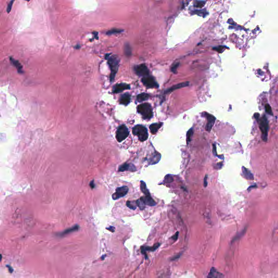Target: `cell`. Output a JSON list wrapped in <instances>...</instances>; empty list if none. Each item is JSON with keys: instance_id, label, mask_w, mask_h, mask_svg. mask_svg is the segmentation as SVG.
<instances>
[{"instance_id": "cell-20", "label": "cell", "mask_w": 278, "mask_h": 278, "mask_svg": "<svg viewBox=\"0 0 278 278\" xmlns=\"http://www.w3.org/2000/svg\"><path fill=\"white\" fill-rule=\"evenodd\" d=\"M10 61L13 66L16 67L17 70L18 71L19 73H23V66L18 61L15 60L12 58H10Z\"/></svg>"}, {"instance_id": "cell-31", "label": "cell", "mask_w": 278, "mask_h": 278, "mask_svg": "<svg viewBox=\"0 0 278 278\" xmlns=\"http://www.w3.org/2000/svg\"><path fill=\"white\" fill-rule=\"evenodd\" d=\"M15 0H10L9 3H8V6H7V13H9L10 12L11 10L12 9L13 3L15 2Z\"/></svg>"}, {"instance_id": "cell-41", "label": "cell", "mask_w": 278, "mask_h": 278, "mask_svg": "<svg viewBox=\"0 0 278 278\" xmlns=\"http://www.w3.org/2000/svg\"><path fill=\"white\" fill-rule=\"evenodd\" d=\"M7 267L9 269V271L10 273H12V272L13 271V269L12 268V267H10V266H7Z\"/></svg>"}, {"instance_id": "cell-3", "label": "cell", "mask_w": 278, "mask_h": 278, "mask_svg": "<svg viewBox=\"0 0 278 278\" xmlns=\"http://www.w3.org/2000/svg\"><path fill=\"white\" fill-rule=\"evenodd\" d=\"M132 131L133 134L135 136H137L139 140L141 142L147 140L148 137V134L147 128L145 127L142 125H137L133 128Z\"/></svg>"}, {"instance_id": "cell-42", "label": "cell", "mask_w": 278, "mask_h": 278, "mask_svg": "<svg viewBox=\"0 0 278 278\" xmlns=\"http://www.w3.org/2000/svg\"><path fill=\"white\" fill-rule=\"evenodd\" d=\"M180 255H181V254H179V255H177L176 256V257H175V256H174V257H173V258L172 259V260H176V259L179 258V257H180Z\"/></svg>"}, {"instance_id": "cell-40", "label": "cell", "mask_w": 278, "mask_h": 278, "mask_svg": "<svg viewBox=\"0 0 278 278\" xmlns=\"http://www.w3.org/2000/svg\"><path fill=\"white\" fill-rule=\"evenodd\" d=\"M107 229H108V230H109V231H112V232H114V229H115V228H114V227H112V226H110V228H107Z\"/></svg>"}, {"instance_id": "cell-37", "label": "cell", "mask_w": 278, "mask_h": 278, "mask_svg": "<svg viewBox=\"0 0 278 278\" xmlns=\"http://www.w3.org/2000/svg\"><path fill=\"white\" fill-rule=\"evenodd\" d=\"M212 152H213V154H214L216 156V157H217V153H216V147L215 144L213 145V150H212Z\"/></svg>"}, {"instance_id": "cell-9", "label": "cell", "mask_w": 278, "mask_h": 278, "mask_svg": "<svg viewBox=\"0 0 278 278\" xmlns=\"http://www.w3.org/2000/svg\"><path fill=\"white\" fill-rule=\"evenodd\" d=\"M203 116H205L206 119H207V124L206 126V130L207 131L210 132L211 131L212 127L214 126L216 118L214 116L211 115L210 114H208L206 112H204L203 113Z\"/></svg>"}, {"instance_id": "cell-21", "label": "cell", "mask_w": 278, "mask_h": 278, "mask_svg": "<svg viewBox=\"0 0 278 278\" xmlns=\"http://www.w3.org/2000/svg\"><path fill=\"white\" fill-rule=\"evenodd\" d=\"M149 98H150L149 94H148L147 93H142L138 95L136 97V100L139 102H142L149 99Z\"/></svg>"}, {"instance_id": "cell-22", "label": "cell", "mask_w": 278, "mask_h": 278, "mask_svg": "<svg viewBox=\"0 0 278 278\" xmlns=\"http://www.w3.org/2000/svg\"><path fill=\"white\" fill-rule=\"evenodd\" d=\"M140 189L141 191L144 193L145 196L150 195L149 190L147 188L146 184L145 182H144V181H141L140 182Z\"/></svg>"}, {"instance_id": "cell-1", "label": "cell", "mask_w": 278, "mask_h": 278, "mask_svg": "<svg viewBox=\"0 0 278 278\" xmlns=\"http://www.w3.org/2000/svg\"><path fill=\"white\" fill-rule=\"evenodd\" d=\"M106 58L108 60V64L109 65V67L111 70L110 82H112L114 80L116 74L118 71L120 60L116 56L112 55H107Z\"/></svg>"}, {"instance_id": "cell-8", "label": "cell", "mask_w": 278, "mask_h": 278, "mask_svg": "<svg viewBox=\"0 0 278 278\" xmlns=\"http://www.w3.org/2000/svg\"><path fill=\"white\" fill-rule=\"evenodd\" d=\"M135 72L139 76L145 77L150 74V71L144 64H141L135 66Z\"/></svg>"}, {"instance_id": "cell-4", "label": "cell", "mask_w": 278, "mask_h": 278, "mask_svg": "<svg viewBox=\"0 0 278 278\" xmlns=\"http://www.w3.org/2000/svg\"><path fill=\"white\" fill-rule=\"evenodd\" d=\"M257 121L259 122L260 129L262 132V139L264 141H267L269 130V121L265 115H263L262 117L259 118Z\"/></svg>"}, {"instance_id": "cell-28", "label": "cell", "mask_w": 278, "mask_h": 278, "mask_svg": "<svg viewBox=\"0 0 278 278\" xmlns=\"http://www.w3.org/2000/svg\"><path fill=\"white\" fill-rule=\"evenodd\" d=\"M204 1H196V2L194 3V6H195V7H196V8H201L203 7L204 6Z\"/></svg>"}, {"instance_id": "cell-43", "label": "cell", "mask_w": 278, "mask_h": 278, "mask_svg": "<svg viewBox=\"0 0 278 278\" xmlns=\"http://www.w3.org/2000/svg\"><path fill=\"white\" fill-rule=\"evenodd\" d=\"M2 255L0 254V261H1V260H2Z\"/></svg>"}, {"instance_id": "cell-38", "label": "cell", "mask_w": 278, "mask_h": 278, "mask_svg": "<svg viewBox=\"0 0 278 278\" xmlns=\"http://www.w3.org/2000/svg\"><path fill=\"white\" fill-rule=\"evenodd\" d=\"M254 117L255 118L256 120L258 121V120H259V118H260V114H259V113H255V114H254Z\"/></svg>"}, {"instance_id": "cell-36", "label": "cell", "mask_w": 278, "mask_h": 278, "mask_svg": "<svg viewBox=\"0 0 278 278\" xmlns=\"http://www.w3.org/2000/svg\"><path fill=\"white\" fill-rule=\"evenodd\" d=\"M207 178H208V176H207V175H206V176H205L204 179V187H206V186L208 185Z\"/></svg>"}, {"instance_id": "cell-5", "label": "cell", "mask_w": 278, "mask_h": 278, "mask_svg": "<svg viewBox=\"0 0 278 278\" xmlns=\"http://www.w3.org/2000/svg\"><path fill=\"white\" fill-rule=\"evenodd\" d=\"M129 134V131L127 127L124 125H121L118 127L116 133V140L119 142L125 140L126 138H127Z\"/></svg>"}, {"instance_id": "cell-32", "label": "cell", "mask_w": 278, "mask_h": 278, "mask_svg": "<svg viewBox=\"0 0 278 278\" xmlns=\"http://www.w3.org/2000/svg\"><path fill=\"white\" fill-rule=\"evenodd\" d=\"M226 48L225 46H218V47H214L213 49L216 51L218 52L219 53H222L224 51V49Z\"/></svg>"}, {"instance_id": "cell-19", "label": "cell", "mask_w": 278, "mask_h": 278, "mask_svg": "<svg viewBox=\"0 0 278 278\" xmlns=\"http://www.w3.org/2000/svg\"><path fill=\"white\" fill-rule=\"evenodd\" d=\"M242 169L243 176L244 178H246V179H248V180H253L254 179L253 174L249 169H247L245 167L243 166L242 167Z\"/></svg>"}, {"instance_id": "cell-16", "label": "cell", "mask_w": 278, "mask_h": 278, "mask_svg": "<svg viewBox=\"0 0 278 278\" xmlns=\"http://www.w3.org/2000/svg\"><path fill=\"white\" fill-rule=\"evenodd\" d=\"M160 246V244L159 243H157L154 244L153 246L152 247H142L141 248V252L142 254H145V252L147 251H150V252H154L155 250H157L159 246Z\"/></svg>"}, {"instance_id": "cell-24", "label": "cell", "mask_w": 278, "mask_h": 278, "mask_svg": "<svg viewBox=\"0 0 278 278\" xmlns=\"http://www.w3.org/2000/svg\"><path fill=\"white\" fill-rule=\"evenodd\" d=\"M79 229V227L78 225H74V227L72 228H69L68 229H66V230H65L64 232H62L61 233H60V235L61 236H64L65 235H66L68 233H72L73 231H77V230Z\"/></svg>"}, {"instance_id": "cell-29", "label": "cell", "mask_w": 278, "mask_h": 278, "mask_svg": "<svg viewBox=\"0 0 278 278\" xmlns=\"http://www.w3.org/2000/svg\"><path fill=\"white\" fill-rule=\"evenodd\" d=\"M164 182L166 183H171V182H173V178L172 176L171 175V174L166 175L165 177Z\"/></svg>"}, {"instance_id": "cell-35", "label": "cell", "mask_w": 278, "mask_h": 278, "mask_svg": "<svg viewBox=\"0 0 278 278\" xmlns=\"http://www.w3.org/2000/svg\"><path fill=\"white\" fill-rule=\"evenodd\" d=\"M179 232H178V231H177V233H175V234H174V235H173V236L172 237H171V238H172V239H173V240H174V241H176V240H177V239H178V236H179Z\"/></svg>"}, {"instance_id": "cell-6", "label": "cell", "mask_w": 278, "mask_h": 278, "mask_svg": "<svg viewBox=\"0 0 278 278\" xmlns=\"http://www.w3.org/2000/svg\"><path fill=\"white\" fill-rule=\"evenodd\" d=\"M142 82L144 85L148 88H158L159 84L155 80L153 77L150 76L149 75L142 78Z\"/></svg>"}, {"instance_id": "cell-7", "label": "cell", "mask_w": 278, "mask_h": 278, "mask_svg": "<svg viewBox=\"0 0 278 278\" xmlns=\"http://www.w3.org/2000/svg\"><path fill=\"white\" fill-rule=\"evenodd\" d=\"M128 190H129V189L126 186L117 188L116 190L115 193H113V195L112 196V199L114 200H117L120 198L125 197V196L128 193Z\"/></svg>"}, {"instance_id": "cell-27", "label": "cell", "mask_w": 278, "mask_h": 278, "mask_svg": "<svg viewBox=\"0 0 278 278\" xmlns=\"http://www.w3.org/2000/svg\"><path fill=\"white\" fill-rule=\"evenodd\" d=\"M136 204H137V206L139 208H140V210H144V208H145L146 205L144 204V201H142L141 198H140V199H138L136 201Z\"/></svg>"}, {"instance_id": "cell-34", "label": "cell", "mask_w": 278, "mask_h": 278, "mask_svg": "<svg viewBox=\"0 0 278 278\" xmlns=\"http://www.w3.org/2000/svg\"><path fill=\"white\" fill-rule=\"evenodd\" d=\"M125 53L127 56H129L131 55V48L129 46V45L126 46V47H125Z\"/></svg>"}, {"instance_id": "cell-17", "label": "cell", "mask_w": 278, "mask_h": 278, "mask_svg": "<svg viewBox=\"0 0 278 278\" xmlns=\"http://www.w3.org/2000/svg\"><path fill=\"white\" fill-rule=\"evenodd\" d=\"M208 277L209 278H222V277H224V275L221 273L218 272L216 269H215L214 267H212L208 274Z\"/></svg>"}, {"instance_id": "cell-26", "label": "cell", "mask_w": 278, "mask_h": 278, "mask_svg": "<svg viewBox=\"0 0 278 278\" xmlns=\"http://www.w3.org/2000/svg\"><path fill=\"white\" fill-rule=\"evenodd\" d=\"M193 134V128H191L189 129V131L187 132V133H186V142H187V144H189L190 142V141H191Z\"/></svg>"}, {"instance_id": "cell-11", "label": "cell", "mask_w": 278, "mask_h": 278, "mask_svg": "<svg viewBox=\"0 0 278 278\" xmlns=\"http://www.w3.org/2000/svg\"><path fill=\"white\" fill-rule=\"evenodd\" d=\"M118 171L120 172H123L126 171H129L131 172H134L136 171V168L132 163H125L122 164L118 168Z\"/></svg>"}, {"instance_id": "cell-30", "label": "cell", "mask_w": 278, "mask_h": 278, "mask_svg": "<svg viewBox=\"0 0 278 278\" xmlns=\"http://www.w3.org/2000/svg\"><path fill=\"white\" fill-rule=\"evenodd\" d=\"M265 108L266 112L267 114H269V115H272V116L273 115L272 108H271L270 105H269V104H266Z\"/></svg>"}, {"instance_id": "cell-15", "label": "cell", "mask_w": 278, "mask_h": 278, "mask_svg": "<svg viewBox=\"0 0 278 278\" xmlns=\"http://www.w3.org/2000/svg\"><path fill=\"white\" fill-rule=\"evenodd\" d=\"M160 159H161L160 154L158 152H155L148 160V163L150 165L156 164L160 161Z\"/></svg>"}, {"instance_id": "cell-12", "label": "cell", "mask_w": 278, "mask_h": 278, "mask_svg": "<svg viewBox=\"0 0 278 278\" xmlns=\"http://www.w3.org/2000/svg\"><path fill=\"white\" fill-rule=\"evenodd\" d=\"M189 82H183V83H181L172 86L171 88H170L169 89L166 90L165 92V93H166V94L169 93H171V92H172V91L176 90L179 89L180 88L189 86Z\"/></svg>"}, {"instance_id": "cell-18", "label": "cell", "mask_w": 278, "mask_h": 278, "mask_svg": "<svg viewBox=\"0 0 278 278\" xmlns=\"http://www.w3.org/2000/svg\"><path fill=\"white\" fill-rule=\"evenodd\" d=\"M163 124V123H153L150 125V129L151 133L152 134H155L158 131V130L161 127Z\"/></svg>"}, {"instance_id": "cell-23", "label": "cell", "mask_w": 278, "mask_h": 278, "mask_svg": "<svg viewBox=\"0 0 278 278\" xmlns=\"http://www.w3.org/2000/svg\"><path fill=\"white\" fill-rule=\"evenodd\" d=\"M192 14H196L198 15L199 16H202V17H205L208 15V13L206 12L205 10H195L192 11Z\"/></svg>"}, {"instance_id": "cell-2", "label": "cell", "mask_w": 278, "mask_h": 278, "mask_svg": "<svg viewBox=\"0 0 278 278\" xmlns=\"http://www.w3.org/2000/svg\"><path fill=\"white\" fill-rule=\"evenodd\" d=\"M137 111L144 120H150L153 116V109L149 103H144L137 107Z\"/></svg>"}, {"instance_id": "cell-39", "label": "cell", "mask_w": 278, "mask_h": 278, "mask_svg": "<svg viewBox=\"0 0 278 278\" xmlns=\"http://www.w3.org/2000/svg\"><path fill=\"white\" fill-rule=\"evenodd\" d=\"M90 186H91V188L93 189L95 188V184H94V180H93L92 182H91L90 184Z\"/></svg>"}, {"instance_id": "cell-14", "label": "cell", "mask_w": 278, "mask_h": 278, "mask_svg": "<svg viewBox=\"0 0 278 278\" xmlns=\"http://www.w3.org/2000/svg\"><path fill=\"white\" fill-rule=\"evenodd\" d=\"M131 95L128 93H126L122 95L120 99V103L125 106H127L131 102Z\"/></svg>"}, {"instance_id": "cell-13", "label": "cell", "mask_w": 278, "mask_h": 278, "mask_svg": "<svg viewBox=\"0 0 278 278\" xmlns=\"http://www.w3.org/2000/svg\"><path fill=\"white\" fill-rule=\"evenodd\" d=\"M142 201H144V204L149 205L150 206H153L157 204L156 202L154 201L153 199L152 198L150 195H148V196H145L144 197H141Z\"/></svg>"}, {"instance_id": "cell-25", "label": "cell", "mask_w": 278, "mask_h": 278, "mask_svg": "<svg viewBox=\"0 0 278 278\" xmlns=\"http://www.w3.org/2000/svg\"><path fill=\"white\" fill-rule=\"evenodd\" d=\"M126 205H127V206L129 208V209H133V210H135V209H136V208L138 207L136 201H127V203H126Z\"/></svg>"}, {"instance_id": "cell-33", "label": "cell", "mask_w": 278, "mask_h": 278, "mask_svg": "<svg viewBox=\"0 0 278 278\" xmlns=\"http://www.w3.org/2000/svg\"><path fill=\"white\" fill-rule=\"evenodd\" d=\"M179 63H175V64H174L171 67V71H172V72L173 73H174V74H176V73H177V68L179 66Z\"/></svg>"}, {"instance_id": "cell-10", "label": "cell", "mask_w": 278, "mask_h": 278, "mask_svg": "<svg viewBox=\"0 0 278 278\" xmlns=\"http://www.w3.org/2000/svg\"><path fill=\"white\" fill-rule=\"evenodd\" d=\"M130 89H131V86L127 84H117L113 88V93H121L125 90Z\"/></svg>"}]
</instances>
